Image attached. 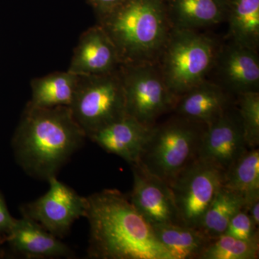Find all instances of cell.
Instances as JSON below:
<instances>
[{
    "label": "cell",
    "mask_w": 259,
    "mask_h": 259,
    "mask_svg": "<svg viewBox=\"0 0 259 259\" xmlns=\"http://www.w3.org/2000/svg\"><path fill=\"white\" fill-rule=\"evenodd\" d=\"M86 199L89 258L173 259L152 226L120 191L102 190Z\"/></svg>",
    "instance_id": "cell-1"
},
{
    "label": "cell",
    "mask_w": 259,
    "mask_h": 259,
    "mask_svg": "<svg viewBox=\"0 0 259 259\" xmlns=\"http://www.w3.org/2000/svg\"><path fill=\"white\" fill-rule=\"evenodd\" d=\"M87 136L68 106L25 107L13 140L15 158L28 175L40 180L55 177Z\"/></svg>",
    "instance_id": "cell-2"
},
{
    "label": "cell",
    "mask_w": 259,
    "mask_h": 259,
    "mask_svg": "<svg viewBox=\"0 0 259 259\" xmlns=\"http://www.w3.org/2000/svg\"><path fill=\"white\" fill-rule=\"evenodd\" d=\"M121 64H157L172 30L164 0H125L98 18Z\"/></svg>",
    "instance_id": "cell-3"
},
{
    "label": "cell",
    "mask_w": 259,
    "mask_h": 259,
    "mask_svg": "<svg viewBox=\"0 0 259 259\" xmlns=\"http://www.w3.org/2000/svg\"><path fill=\"white\" fill-rule=\"evenodd\" d=\"M221 44L198 30L172 28L157 62L166 86L178 98L207 79Z\"/></svg>",
    "instance_id": "cell-4"
},
{
    "label": "cell",
    "mask_w": 259,
    "mask_h": 259,
    "mask_svg": "<svg viewBox=\"0 0 259 259\" xmlns=\"http://www.w3.org/2000/svg\"><path fill=\"white\" fill-rule=\"evenodd\" d=\"M205 125L177 115L153 126L139 163L168 185L197 157Z\"/></svg>",
    "instance_id": "cell-5"
},
{
    "label": "cell",
    "mask_w": 259,
    "mask_h": 259,
    "mask_svg": "<svg viewBox=\"0 0 259 259\" xmlns=\"http://www.w3.org/2000/svg\"><path fill=\"white\" fill-rule=\"evenodd\" d=\"M69 107L87 138L125 117V94L119 70L107 74L79 76Z\"/></svg>",
    "instance_id": "cell-6"
},
{
    "label": "cell",
    "mask_w": 259,
    "mask_h": 259,
    "mask_svg": "<svg viewBox=\"0 0 259 259\" xmlns=\"http://www.w3.org/2000/svg\"><path fill=\"white\" fill-rule=\"evenodd\" d=\"M119 72L127 115L152 127L161 116L174 110L177 98L168 90L157 64H122Z\"/></svg>",
    "instance_id": "cell-7"
},
{
    "label": "cell",
    "mask_w": 259,
    "mask_h": 259,
    "mask_svg": "<svg viewBox=\"0 0 259 259\" xmlns=\"http://www.w3.org/2000/svg\"><path fill=\"white\" fill-rule=\"evenodd\" d=\"M224 178L221 168L196 158L174 179L169 186L183 226L199 228Z\"/></svg>",
    "instance_id": "cell-8"
},
{
    "label": "cell",
    "mask_w": 259,
    "mask_h": 259,
    "mask_svg": "<svg viewBox=\"0 0 259 259\" xmlns=\"http://www.w3.org/2000/svg\"><path fill=\"white\" fill-rule=\"evenodd\" d=\"M49 190L41 197L24 204L23 217L28 218L59 238H64L73 223L86 214V197H81L55 177L48 180Z\"/></svg>",
    "instance_id": "cell-9"
},
{
    "label": "cell",
    "mask_w": 259,
    "mask_h": 259,
    "mask_svg": "<svg viewBox=\"0 0 259 259\" xmlns=\"http://www.w3.org/2000/svg\"><path fill=\"white\" fill-rule=\"evenodd\" d=\"M248 150L238 110L231 105L205 125L197 157L226 173Z\"/></svg>",
    "instance_id": "cell-10"
},
{
    "label": "cell",
    "mask_w": 259,
    "mask_h": 259,
    "mask_svg": "<svg viewBox=\"0 0 259 259\" xmlns=\"http://www.w3.org/2000/svg\"><path fill=\"white\" fill-rule=\"evenodd\" d=\"M134 187L130 201L151 226L182 225L170 186L139 163L131 165Z\"/></svg>",
    "instance_id": "cell-11"
},
{
    "label": "cell",
    "mask_w": 259,
    "mask_h": 259,
    "mask_svg": "<svg viewBox=\"0 0 259 259\" xmlns=\"http://www.w3.org/2000/svg\"><path fill=\"white\" fill-rule=\"evenodd\" d=\"M213 69L218 83L230 95L259 92L258 51L231 41L221 44Z\"/></svg>",
    "instance_id": "cell-12"
},
{
    "label": "cell",
    "mask_w": 259,
    "mask_h": 259,
    "mask_svg": "<svg viewBox=\"0 0 259 259\" xmlns=\"http://www.w3.org/2000/svg\"><path fill=\"white\" fill-rule=\"evenodd\" d=\"M121 65L115 45L97 24L80 37L67 71L78 76L103 75L118 71Z\"/></svg>",
    "instance_id": "cell-13"
},
{
    "label": "cell",
    "mask_w": 259,
    "mask_h": 259,
    "mask_svg": "<svg viewBox=\"0 0 259 259\" xmlns=\"http://www.w3.org/2000/svg\"><path fill=\"white\" fill-rule=\"evenodd\" d=\"M152 127L125 115L89 137L110 153L134 165L139 163Z\"/></svg>",
    "instance_id": "cell-14"
},
{
    "label": "cell",
    "mask_w": 259,
    "mask_h": 259,
    "mask_svg": "<svg viewBox=\"0 0 259 259\" xmlns=\"http://www.w3.org/2000/svg\"><path fill=\"white\" fill-rule=\"evenodd\" d=\"M231 105V95L218 83L206 79L177 98V115L207 125Z\"/></svg>",
    "instance_id": "cell-15"
},
{
    "label": "cell",
    "mask_w": 259,
    "mask_h": 259,
    "mask_svg": "<svg viewBox=\"0 0 259 259\" xmlns=\"http://www.w3.org/2000/svg\"><path fill=\"white\" fill-rule=\"evenodd\" d=\"M7 241L18 253L28 258H55L73 255L72 250L36 222L23 217L15 220Z\"/></svg>",
    "instance_id": "cell-16"
},
{
    "label": "cell",
    "mask_w": 259,
    "mask_h": 259,
    "mask_svg": "<svg viewBox=\"0 0 259 259\" xmlns=\"http://www.w3.org/2000/svg\"><path fill=\"white\" fill-rule=\"evenodd\" d=\"M172 28L197 30L226 21L229 0H164Z\"/></svg>",
    "instance_id": "cell-17"
},
{
    "label": "cell",
    "mask_w": 259,
    "mask_h": 259,
    "mask_svg": "<svg viewBox=\"0 0 259 259\" xmlns=\"http://www.w3.org/2000/svg\"><path fill=\"white\" fill-rule=\"evenodd\" d=\"M151 226L158 241L173 259L199 258L211 240L199 228L173 223Z\"/></svg>",
    "instance_id": "cell-18"
},
{
    "label": "cell",
    "mask_w": 259,
    "mask_h": 259,
    "mask_svg": "<svg viewBox=\"0 0 259 259\" xmlns=\"http://www.w3.org/2000/svg\"><path fill=\"white\" fill-rule=\"evenodd\" d=\"M226 21L231 41L258 51L259 0H229Z\"/></svg>",
    "instance_id": "cell-19"
},
{
    "label": "cell",
    "mask_w": 259,
    "mask_h": 259,
    "mask_svg": "<svg viewBox=\"0 0 259 259\" xmlns=\"http://www.w3.org/2000/svg\"><path fill=\"white\" fill-rule=\"evenodd\" d=\"M79 76L70 72H56L34 79L31 82L32 106L54 107L71 105Z\"/></svg>",
    "instance_id": "cell-20"
},
{
    "label": "cell",
    "mask_w": 259,
    "mask_h": 259,
    "mask_svg": "<svg viewBox=\"0 0 259 259\" xmlns=\"http://www.w3.org/2000/svg\"><path fill=\"white\" fill-rule=\"evenodd\" d=\"M223 187L244 199L246 207L259 199L258 148L247 150L225 173Z\"/></svg>",
    "instance_id": "cell-21"
},
{
    "label": "cell",
    "mask_w": 259,
    "mask_h": 259,
    "mask_svg": "<svg viewBox=\"0 0 259 259\" xmlns=\"http://www.w3.org/2000/svg\"><path fill=\"white\" fill-rule=\"evenodd\" d=\"M245 207L244 199L222 187L204 213L199 229L211 239L221 236L233 216Z\"/></svg>",
    "instance_id": "cell-22"
},
{
    "label": "cell",
    "mask_w": 259,
    "mask_h": 259,
    "mask_svg": "<svg viewBox=\"0 0 259 259\" xmlns=\"http://www.w3.org/2000/svg\"><path fill=\"white\" fill-rule=\"evenodd\" d=\"M258 238L250 241L223 234L212 238L199 255V259H256Z\"/></svg>",
    "instance_id": "cell-23"
},
{
    "label": "cell",
    "mask_w": 259,
    "mask_h": 259,
    "mask_svg": "<svg viewBox=\"0 0 259 259\" xmlns=\"http://www.w3.org/2000/svg\"><path fill=\"white\" fill-rule=\"evenodd\" d=\"M238 97L245 144L250 149L255 148L259 144V92L241 94Z\"/></svg>",
    "instance_id": "cell-24"
},
{
    "label": "cell",
    "mask_w": 259,
    "mask_h": 259,
    "mask_svg": "<svg viewBox=\"0 0 259 259\" xmlns=\"http://www.w3.org/2000/svg\"><path fill=\"white\" fill-rule=\"evenodd\" d=\"M258 228L246 209H243L232 218L224 234L238 239L250 241L258 238Z\"/></svg>",
    "instance_id": "cell-25"
},
{
    "label": "cell",
    "mask_w": 259,
    "mask_h": 259,
    "mask_svg": "<svg viewBox=\"0 0 259 259\" xmlns=\"http://www.w3.org/2000/svg\"><path fill=\"white\" fill-rule=\"evenodd\" d=\"M15 218L12 217L8 210L5 199L0 193V238L3 239L2 236L7 237L11 231L15 223Z\"/></svg>",
    "instance_id": "cell-26"
},
{
    "label": "cell",
    "mask_w": 259,
    "mask_h": 259,
    "mask_svg": "<svg viewBox=\"0 0 259 259\" xmlns=\"http://www.w3.org/2000/svg\"><path fill=\"white\" fill-rule=\"evenodd\" d=\"M125 1V0H89V3L95 10L97 18H100L110 13Z\"/></svg>",
    "instance_id": "cell-27"
},
{
    "label": "cell",
    "mask_w": 259,
    "mask_h": 259,
    "mask_svg": "<svg viewBox=\"0 0 259 259\" xmlns=\"http://www.w3.org/2000/svg\"><path fill=\"white\" fill-rule=\"evenodd\" d=\"M247 212L255 226L258 228L259 225V199H256L254 202H252L250 204L248 207H246Z\"/></svg>",
    "instance_id": "cell-28"
},
{
    "label": "cell",
    "mask_w": 259,
    "mask_h": 259,
    "mask_svg": "<svg viewBox=\"0 0 259 259\" xmlns=\"http://www.w3.org/2000/svg\"><path fill=\"white\" fill-rule=\"evenodd\" d=\"M0 242H1V241H0ZM2 256V253H1V250H0V257Z\"/></svg>",
    "instance_id": "cell-29"
},
{
    "label": "cell",
    "mask_w": 259,
    "mask_h": 259,
    "mask_svg": "<svg viewBox=\"0 0 259 259\" xmlns=\"http://www.w3.org/2000/svg\"><path fill=\"white\" fill-rule=\"evenodd\" d=\"M0 241H1V238H0Z\"/></svg>",
    "instance_id": "cell-30"
}]
</instances>
